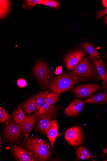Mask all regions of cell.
Instances as JSON below:
<instances>
[{"mask_svg":"<svg viewBox=\"0 0 107 161\" xmlns=\"http://www.w3.org/2000/svg\"><path fill=\"white\" fill-rule=\"evenodd\" d=\"M23 145L24 148L36 161H47L52 154L48 143L36 137H26Z\"/></svg>","mask_w":107,"mask_h":161,"instance_id":"6da1fadb","label":"cell"},{"mask_svg":"<svg viewBox=\"0 0 107 161\" xmlns=\"http://www.w3.org/2000/svg\"><path fill=\"white\" fill-rule=\"evenodd\" d=\"M70 70V76L75 84L95 79L97 76L93 65L87 57H84L77 66Z\"/></svg>","mask_w":107,"mask_h":161,"instance_id":"7a4b0ae2","label":"cell"},{"mask_svg":"<svg viewBox=\"0 0 107 161\" xmlns=\"http://www.w3.org/2000/svg\"><path fill=\"white\" fill-rule=\"evenodd\" d=\"M34 75L42 89L47 90L51 85L54 75L47 64L41 61L35 65Z\"/></svg>","mask_w":107,"mask_h":161,"instance_id":"3957f363","label":"cell"},{"mask_svg":"<svg viewBox=\"0 0 107 161\" xmlns=\"http://www.w3.org/2000/svg\"><path fill=\"white\" fill-rule=\"evenodd\" d=\"M75 83L67 73L64 72L53 79L50 86L52 93L59 95L71 90Z\"/></svg>","mask_w":107,"mask_h":161,"instance_id":"277c9868","label":"cell"},{"mask_svg":"<svg viewBox=\"0 0 107 161\" xmlns=\"http://www.w3.org/2000/svg\"><path fill=\"white\" fill-rule=\"evenodd\" d=\"M57 112V108L54 105L51 106L48 111L45 113L35 112L33 114L36 119L37 127L41 132L45 134L46 130L56 118Z\"/></svg>","mask_w":107,"mask_h":161,"instance_id":"5b68a950","label":"cell"},{"mask_svg":"<svg viewBox=\"0 0 107 161\" xmlns=\"http://www.w3.org/2000/svg\"><path fill=\"white\" fill-rule=\"evenodd\" d=\"M100 86L97 84H85L73 87L71 92L77 97L86 99L99 90Z\"/></svg>","mask_w":107,"mask_h":161,"instance_id":"8992f818","label":"cell"},{"mask_svg":"<svg viewBox=\"0 0 107 161\" xmlns=\"http://www.w3.org/2000/svg\"><path fill=\"white\" fill-rule=\"evenodd\" d=\"M83 137L82 131L79 126L70 128L66 131L65 134L66 140L74 147H76L82 144Z\"/></svg>","mask_w":107,"mask_h":161,"instance_id":"52a82bcc","label":"cell"},{"mask_svg":"<svg viewBox=\"0 0 107 161\" xmlns=\"http://www.w3.org/2000/svg\"><path fill=\"white\" fill-rule=\"evenodd\" d=\"M86 55L85 52L80 49L68 53L65 58L67 68L71 69L77 66L82 58Z\"/></svg>","mask_w":107,"mask_h":161,"instance_id":"ba28073f","label":"cell"},{"mask_svg":"<svg viewBox=\"0 0 107 161\" xmlns=\"http://www.w3.org/2000/svg\"><path fill=\"white\" fill-rule=\"evenodd\" d=\"M24 131L19 125L11 123L5 129V135L7 139L14 141L19 139Z\"/></svg>","mask_w":107,"mask_h":161,"instance_id":"9c48e42d","label":"cell"},{"mask_svg":"<svg viewBox=\"0 0 107 161\" xmlns=\"http://www.w3.org/2000/svg\"><path fill=\"white\" fill-rule=\"evenodd\" d=\"M84 102L79 99H74L66 108L65 113L67 116L75 117L79 115L83 111Z\"/></svg>","mask_w":107,"mask_h":161,"instance_id":"30bf717a","label":"cell"},{"mask_svg":"<svg viewBox=\"0 0 107 161\" xmlns=\"http://www.w3.org/2000/svg\"><path fill=\"white\" fill-rule=\"evenodd\" d=\"M11 150L16 159L20 161H33L35 160L31 155L24 148L19 146H12Z\"/></svg>","mask_w":107,"mask_h":161,"instance_id":"8fae6325","label":"cell"},{"mask_svg":"<svg viewBox=\"0 0 107 161\" xmlns=\"http://www.w3.org/2000/svg\"><path fill=\"white\" fill-rule=\"evenodd\" d=\"M58 133V126L56 119L53 120L45 131V134L49 139L51 147L54 151V144Z\"/></svg>","mask_w":107,"mask_h":161,"instance_id":"7c38bea8","label":"cell"},{"mask_svg":"<svg viewBox=\"0 0 107 161\" xmlns=\"http://www.w3.org/2000/svg\"><path fill=\"white\" fill-rule=\"evenodd\" d=\"M84 104L107 103V92H99L83 101Z\"/></svg>","mask_w":107,"mask_h":161,"instance_id":"4fadbf2b","label":"cell"},{"mask_svg":"<svg viewBox=\"0 0 107 161\" xmlns=\"http://www.w3.org/2000/svg\"><path fill=\"white\" fill-rule=\"evenodd\" d=\"M36 123V119L33 114L30 115H25L23 121L19 124L24 132L29 133L33 130Z\"/></svg>","mask_w":107,"mask_h":161,"instance_id":"5bb4252c","label":"cell"},{"mask_svg":"<svg viewBox=\"0 0 107 161\" xmlns=\"http://www.w3.org/2000/svg\"><path fill=\"white\" fill-rule=\"evenodd\" d=\"M22 108L28 115L35 112L37 108L35 97L33 95L22 104Z\"/></svg>","mask_w":107,"mask_h":161,"instance_id":"9a60e30c","label":"cell"},{"mask_svg":"<svg viewBox=\"0 0 107 161\" xmlns=\"http://www.w3.org/2000/svg\"><path fill=\"white\" fill-rule=\"evenodd\" d=\"M95 64L98 75L100 79L104 80L107 76L106 69L102 58H99L98 60L94 59Z\"/></svg>","mask_w":107,"mask_h":161,"instance_id":"2e32d148","label":"cell"},{"mask_svg":"<svg viewBox=\"0 0 107 161\" xmlns=\"http://www.w3.org/2000/svg\"><path fill=\"white\" fill-rule=\"evenodd\" d=\"M49 92L48 91H43L36 94L35 96L37 106L36 113H38L41 108L46 103V100Z\"/></svg>","mask_w":107,"mask_h":161,"instance_id":"e0dca14e","label":"cell"},{"mask_svg":"<svg viewBox=\"0 0 107 161\" xmlns=\"http://www.w3.org/2000/svg\"><path fill=\"white\" fill-rule=\"evenodd\" d=\"M76 153L77 158L76 160L80 159H89L95 157L92 156L88 150L83 146H80L76 150Z\"/></svg>","mask_w":107,"mask_h":161,"instance_id":"ac0fdd59","label":"cell"},{"mask_svg":"<svg viewBox=\"0 0 107 161\" xmlns=\"http://www.w3.org/2000/svg\"><path fill=\"white\" fill-rule=\"evenodd\" d=\"M81 48L94 60L100 58L99 55L95 48L90 44L84 43L82 45Z\"/></svg>","mask_w":107,"mask_h":161,"instance_id":"d6986e66","label":"cell"},{"mask_svg":"<svg viewBox=\"0 0 107 161\" xmlns=\"http://www.w3.org/2000/svg\"><path fill=\"white\" fill-rule=\"evenodd\" d=\"M25 116L22 107L20 105L13 112V118L15 123L20 124L24 119Z\"/></svg>","mask_w":107,"mask_h":161,"instance_id":"ffe728a7","label":"cell"},{"mask_svg":"<svg viewBox=\"0 0 107 161\" xmlns=\"http://www.w3.org/2000/svg\"><path fill=\"white\" fill-rule=\"evenodd\" d=\"M10 119L9 114L2 107H0V122L3 124L7 122Z\"/></svg>","mask_w":107,"mask_h":161,"instance_id":"44dd1931","label":"cell"},{"mask_svg":"<svg viewBox=\"0 0 107 161\" xmlns=\"http://www.w3.org/2000/svg\"><path fill=\"white\" fill-rule=\"evenodd\" d=\"M59 95L53 93H49L47 96L46 102L51 105L56 103L59 100Z\"/></svg>","mask_w":107,"mask_h":161,"instance_id":"7402d4cb","label":"cell"},{"mask_svg":"<svg viewBox=\"0 0 107 161\" xmlns=\"http://www.w3.org/2000/svg\"><path fill=\"white\" fill-rule=\"evenodd\" d=\"M9 2L7 1H1V16L3 17L8 12L9 8Z\"/></svg>","mask_w":107,"mask_h":161,"instance_id":"603a6c76","label":"cell"},{"mask_svg":"<svg viewBox=\"0 0 107 161\" xmlns=\"http://www.w3.org/2000/svg\"><path fill=\"white\" fill-rule=\"evenodd\" d=\"M42 4L56 9H59L60 8V3L57 1L53 0H43Z\"/></svg>","mask_w":107,"mask_h":161,"instance_id":"cb8c5ba5","label":"cell"},{"mask_svg":"<svg viewBox=\"0 0 107 161\" xmlns=\"http://www.w3.org/2000/svg\"><path fill=\"white\" fill-rule=\"evenodd\" d=\"M43 0H27L25 2L29 7L34 6L37 5L42 4Z\"/></svg>","mask_w":107,"mask_h":161,"instance_id":"d4e9b609","label":"cell"},{"mask_svg":"<svg viewBox=\"0 0 107 161\" xmlns=\"http://www.w3.org/2000/svg\"><path fill=\"white\" fill-rule=\"evenodd\" d=\"M51 105L46 102L45 103L41 108L38 113L40 114H44L50 108Z\"/></svg>","mask_w":107,"mask_h":161,"instance_id":"484cf974","label":"cell"},{"mask_svg":"<svg viewBox=\"0 0 107 161\" xmlns=\"http://www.w3.org/2000/svg\"><path fill=\"white\" fill-rule=\"evenodd\" d=\"M17 84L19 87L21 88H23L26 86L27 82L24 79H19L18 80Z\"/></svg>","mask_w":107,"mask_h":161,"instance_id":"4316f807","label":"cell"},{"mask_svg":"<svg viewBox=\"0 0 107 161\" xmlns=\"http://www.w3.org/2000/svg\"><path fill=\"white\" fill-rule=\"evenodd\" d=\"M101 85L103 90L107 92V76L105 79L103 80Z\"/></svg>","mask_w":107,"mask_h":161,"instance_id":"83f0119b","label":"cell"},{"mask_svg":"<svg viewBox=\"0 0 107 161\" xmlns=\"http://www.w3.org/2000/svg\"><path fill=\"white\" fill-rule=\"evenodd\" d=\"M63 71L62 67V66L58 67L56 69L55 74L57 75L62 74Z\"/></svg>","mask_w":107,"mask_h":161,"instance_id":"f1b7e54d","label":"cell"},{"mask_svg":"<svg viewBox=\"0 0 107 161\" xmlns=\"http://www.w3.org/2000/svg\"><path fill=\"white\" fill-rule=\"evenodd\" d=\"M101 1L104 6L106 8L107 7V1Z\"/></svg>","mask_w":107,"mask_h":161,"instance_id":"f546056e","label":"cell"},{"mask_svg":"<svg viewBox=\"0 0 107 161\" xmlns=\"http://www.w3.org/2000/svg\"><path fill=\"white\" fill-rule=\"evenodd\" d=\"M103 152L107 155V148L104 149Z\"/></svg>","mask_w":107,"mask_h":161,"instance_id":"4dcf8cb0","label":"cell"},{"mask_svg":"<svg viewBox=\"0 0 107 161\" xmlns=\"http://www.w3.org/2000/svg\"><path fill=\"white\" fill-rule=\"evenodd\" d=\"M106 14H107V16H106V17L105 18V19L104 20H107V7L106 8Z\"/></svg>","mask_w":107,"mask_h":161,"instance_id":"1f68e13d","label":"cell"},{"mask_svg":"<svg viewBox=\"0 0 107 161\" xmlns=\"http://www.w3.org/2000/svg\"><path fill=\"white\" fill-rule=\"evenodd\" d=\"M104 22L106 24H107V20H104Z\"/></svg>","mask_w":107,"mask_h":161,"instance_id":"d6a6232c","label":"cell"},{"mask_svg":"<svg viewBox=\"0 0 107 161\" xmlns=\"http://www.w3.org/2000/svg\"><path fill=\"white\" fill-rule=\"evenodd\" d=\"M1 138V142H2V139H1V138Z\"/></svg>","mask_w":107,"mask_h":161,"instance_id":"836d02e7","label":"cell"},{"mask_svg":"<svg viewBox=\"0 0 107 161\" xmlns=\"http://www.w3.org/2000/svg\"><path fill=\"white\" fill-rule=\"evenodd\" d=\"M104 161H107V158L106 160H104Z\"/></svg>","mask_w":107,"mask_h":161,"instance_id":"e575fe53","label":"cell"},{"mask_svg":"<svg viewBox=\"0 0 107 161\" xmlns=\"http://www.w3.org/2000/svg\"></svg>","mask_w":107,"mask_h":161,"instance_id":"d590c367","label":"cell"}]
</instances>
